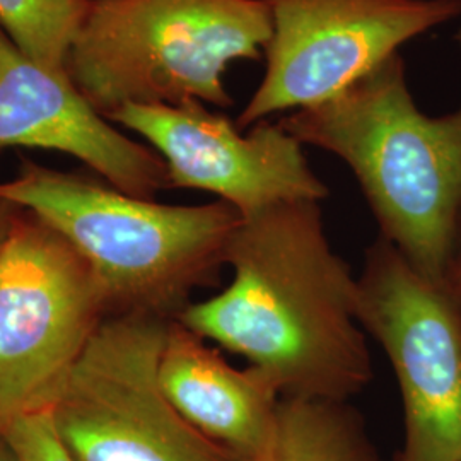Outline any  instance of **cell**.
<instances>
[{"label":"cell","instance_id":"cell-9","mask_svg":"<svg viewBox=\"0 0 461 461\" xmlns=\"http://www.w3.org/2000/svg\"><path fill=\"white\" fill-rule=\"evenodd\" d=\"M140 135L165 161L169 188L209 192L241 217L268 207L329 197L303 144L282 122L248 131L207 104H125L108 116Z\"/></svg>","mask_w":461,"mask_h":461},{"label":"cell","instance_id":"cell-12","mask_svg":"<svg viewBox=\"0 0 461 461\" xmlns=\"http://www.w3.org/2000/svg\"><path fill=\"white\" fill-rule=\"evenodd\" d=\"M258 461H381L361 413L348 402L282 398Z\"/></svg>","mask_w":461,"mask_h":461},{"label":"cell","instance_id":"cell-11","mask_svg":"<svg viewBox=\"0 0 461 461\" xmlns=\"http://www.w3.org/2000/svg\"><path fill=\"white\" fill-rule=\"evenodd\" d=\"M205 342L171 320L159 357V384L203 436L241 460L258 461L270 445L282 395L260 369H236Z\"/></svg>","mask_w":461,"mask_h":461},{"label":"cell","instance_id":"cell-16","mask_svg":"<svg viewBox=\"0 0 461 461\" xmlns=\"http://www.w3.org/2000/svg\"><path fill=\"white\" fill-rule=\"evenodd\" d=\"M17 207L5 202L4 198H0V243L5 236V232L9 230V224L13 221V217L16 214Z\"/></svg>","mask_w":461,"mask_h":461},{"label":"cell","instance_id":"cell-13","mask_svg":"<svg viewBox=\"0 0 461 461\" xmlns=\"http://www.w3.org/2000/svg\"><path fill=\"white\" fill-rule=\"evenodd\" d=\"M91 0H0V26L36 64L67 74Z\"/></svg>","mask_w":461,"mask_h":461},{"label":"cell","instance_id":"cell-15","mask_svg":"<svg viewBox=\"0 0 461 461\" xmlns=\"http://www.w3.org/2000/svg\"><path fill=\"white\" fill-rule=\"evenodd\" d=\"M446 284L453 291H456L458 294H461V230L458 241H456V248H455V255H453V260H451L449 270H447Z\"/></svg>","mask_w":461,"mask_h":461},{"label":"cell","instance_id":"cell-5","mask_svg":"<svg viewBox=\"0 0 461 461\" xmlns=\"http://www.w3.org/2000/svg\"><path fill=\"white\" fill-rule=\"evenodd\" d=\"M171 320L108 314L72 367L50 420L74 461H245L203 436L159 384Z\"/></svg>","mask_w":461,"mask_h":461},{"label":"cell","instance_id":"cell-14","mask_svg":"<svg viewBox=\"0 0 461 461\" xmlns=\"http://www.w3.org/2000/svg\"><path fill=\"white\" fill-rule=\"evenodd\" d=\"M19 461H74L59 441L49 412L24 417L4 430Z\"/></svg>","mask_w":461,"mask_h":461},{"label":"cell","instance_id":"cell-7","mask_svg":"<svg viewBox=\"0 0 461 461\" xmlns=\"http://www.w3.org/2000/svg\"><path fill=\"white\" fill-rule=\"evenodd\" d=\"M357 318L400 388L405 443L396 461H461V294L379 236L357 277Z\"/></svg>","mask_w":461,"mask_h":461},{"label":"cell","instance_id":"cell-10","mask_svg":"<svg viewBox=\"0 0 461 461\" xmlns=\"http://www.w3.org/2000/svg\"><path fill=\"white\" fill-rule=\"evenodd\" d=\"M7 148L74 156L133 197L154 200L169 188L165 161L154 149L116 131L68 74L36 64L0 26V150Z\"/></svg>","mask_w":461,"mask_h":461},{"label":"cell","instance_id":"cell-1","mask_svg":"<svg viewBox=\"0 0 461 461\" xmlns=\"http://www.w3.org/2000/svg\"><path fill=\"white\" fill-rule=\"evenodd\" d=\"M232 280L176 320L245 357L282 398L348 402L373 379L357 318V277L331 248L320 202L241 217L228 248Z\"/></svg>","mask_w":461,"mask_h":461},{"label":"cell","instance_id":"cell-6","mask_svg":"<svg viewBox=\"0 0 461 461\" xmlns=\"http://www.w3.org/2000/svg\"><path fill=\"white\" fill-rule=\"evenodd\" d=\"M110 304L89 265L17 207L0 243V430L50 412Z\"/></svg>","mask_w":461,"mask_h":461},{"label":"cell","instance_id":"cell-3","mask_svg":"<svg viewBox=\"0 0 461 461\" xmlns=\"http://www.w3.org/2000/svg\"><path fill=\"white\" fill-rule=\"evenodd\" d=\"M0 198L40 217L74 248L110 314L175 320L198 287L219 282L241 215L222 200L166 205L23 159Z\"/></svg>","mask_w":461,"mask_h":461},{"label":"cell","instance_id":"cell-4","mask_svg":"<svg viewBox=\"0 0 461 461\" xmlns=\"http://www.w3.org/2000/svg\"><path fill=\"white\" fill-rule=\"evenodd\" d=\"M268 38L258 0H91L67 74L106 118L125 104L224 110L226 70L262 59Z\"/></svg>","mask_w":461,"mask_h":461},{"label":"cell","instance_id":"cell-8","mask_svg":"<svg viewBox=\"0 0 461 461\" xmlns=\"http://www.w3.org/2000/svg\"><path fill=\"white\" fill-rule=\"evenodd\" d=\"M270 19L265 72L240 131L318 104L403 45L461 17V0H258Z\"/></svg>","mask_w":461,"mask_h":461},{"label":"cell","instance_id":"cell-18","mask_svg":"<svg viewBox=\"0 0 461 461\" xmlns=\"http://www.w3.org/2000/svg\"><path fill=\"white\" fill-rule=\"evenodd\" d=\"M456 41H458V45H460L461 50V28L458 30V33H456Z\"/></svg>","mask_w":461,"mask_h":461},{"label":"cell","instance_id":"cell-2","mask_svg":"<svg viewBox=\"0 0 461 461\" xmlns=\"http://www.w3.org/2000/svg\"><path fill=\"white\" fill-rule=\"evenodd\" d=\"M280 122L303 146L342 159L379 236L424 277L446 284L461 230V104L447 115L422 113L396 53Z\"/></svg>","mask_w":461,"mask_h":461},{"label":"cell","instance_id":"cell-17","mask_svg":"<svg viewBox=\"0 0 461 461\" xmlns=\"http://www.w3.org/2000/svg\"><path fill=\"white\" fill-rule=\"evenodd\" d=\"M0 461H19L16 449L7 439V436L0 430Z\"/></svg>","mask_w":461,"mask_h":461}]
</instances>
